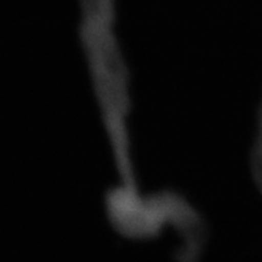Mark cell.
I'll list each match as a JSON object with an SVG mask.
<instances>
[{
    "instance_id": "6da1fadb",
    "label": "cell",
    "mask_w": 262,
    "mask_h": 262,
    "mask_svg": "<svg viewBox=\"0 0 262 262\" xmlns=\"http://www.w3.org/2000/svg\"><path fill=\"white\" fill-rule=\"evenodd\" d=\"M106 208L114 229L129 239L156 237L166 224L187 227L193 222L188 206L172 193L143 195L137 188L117 186L107 193Z\"/></svg>"
}]
</instances>
